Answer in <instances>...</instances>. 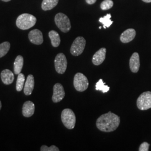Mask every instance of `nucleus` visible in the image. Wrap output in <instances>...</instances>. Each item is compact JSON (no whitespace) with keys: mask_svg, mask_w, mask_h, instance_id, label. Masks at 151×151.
Masks as SVG:
<instances>
[{"mask_svg":"<svg viewBox=\"0 0 151 151\" xmlns=\"http://www.w3.org/2000/svg\"><path fill=\"white\" fill-rule=\"evenodd\" d=\"M120 123L118 115L109 111L101 115L96 120L97 128L104 132H111L116 129Z\"/></svg>","mask_w":151,"mask_h":151,"instance_id":"f257e3e1","label":"nucleus"},{"mask_svg":"<svg viewBox=\"0 0 151 151\" xmlns=\"http://www.w3.org/2000/svg\"><path fill=\"white\" fill-rule=\"evenodd\" d=\"M37 22V18L29 14H22L17 17L16 24L17 27L22 30H27L34 27Z\"/></svg>","mask_w":151,"mask_h":151,"instance_id":"f03ea898","label":"nucleus"},{"mask_svg":"<svg viewBox=\"0 0 151 151\" xmlns=\"http://www.w3.org/2000/svg\"><path fill=\"white\" fill-rule=\"evenodd\" d=\"M61 120L63 125L68 129L75 128L76 118L74 112L70 109H65L61 114Z\"/></svg>","mask_w":151,"mask_h":151,"instance_id":"7ed1b4c3","label":"nucleus"},{"mask_svg":"<svg viewBox=\"0 0 151 151\" xmlns=\"http://www.w3.org/2000/svg\"><path fill=\"white\" fill-rule=\"evenodd\" d=\"M55 23L61 32H68L71 29V24L68 17L63 13L57 14L54 18Z\"/></svg>","mask_w":151,"mask_h":151,"instance_id":"20e7f679","label":"nucleus"},{"mask_svg":"<svg viewBox=\"0 0 151 151\" xmlns=\"http://www.w3.org/2000/svg\"><path fill=\"white\" fill-rule=\"evenodd\" d=\"M89 85L86 76L82 73H77L73 79V85L77 91L83 92L87 89Z\"/></svg>","mask_w":151,"mask_h":151,"instance_id":"39448f33","label":"nucleus"},{"mask_svg":"<svg viewBox=\"0 0 151 151\" xmlns=\"http://www.w3.org/2000/svg\"><path fill=\"white\" fill-rule=\"evenodd\" d=\"M86 40L82 37H78L76 38L71 45L70 52L73 56H78L81 55L86 46Z\"/></svg>","mask_w":151,"mask_h":151,"instance_id":"423d86ee","label":"nucleus"},{"mask_svg":"<svg viewBox=\"0 0 151 151\" xmlns=\"http://www.w3.org/2000/svg\"><path fill=\"white\" fill-rule=\"evenodd\" d=\"M137 105L140 110H146L151 108V92L142 93L137 100Z\"/></svg>","mask_w":151,"mask_h":151,"instance_id":"0eeeda50","label":"nucleus"},{"mask_svg":"<svg viewBox=\"0 0 151 151\" xmlns=\"http://www.w3.org/2000/svg\"><path fill=\"white\" fill-rule=\"evenodd\" d=\"M54 65L57 73L60 74L65 73L67 67V60L65 54L60 53L56 55L54 60Z\"/></svg>","mask_w":151,"mask_h":151,"instance_id":"6e6552de","label":"nucleus"},{"mask_svg":"<svg viewBox=\"0 0 151 151\" xmlns=\"http://www.w3.org/2000/svg\"><path fill=\"white\" fill-rule=\"evenodd\" d=\"M65 91L63 86L57 83L53 87V94L52 96V101L53 103H59L65 97Z\"/></svg>","mask_w":151,"mask_h":151,"instance_id":"1a4fd4ad","label":"nucleus"},{"mask_svg":"<svg viewBox=\"0 0 151 151\" xmlns=\"http://www.w3.org/2000/svg\"><path fill=\"white\" fill-rule=\"evenodd\" d=\"M28 37L31 43L35 45H40L43 43V34L38 29H34L30 31Z\"/></svg>","mask_w":151,"mask_h":151,"instance_id":"9d476101","label":"nucleus"},{"mask_svg":"<svg viewBox=\"0 0 151 151\" xmlns=\"http://www.w3.org/2000/svg\"><path fill=\"white\" fill-rule=\"evenodd\" d=\"M106 49L105 48L100 49L93 55L92 62L95 65H99L102 64L106 57Z\"/></svg>","mask_w":151,"mask_h":151,"instance_id":"9b49d317","label":"nucleus"},{"mask_svg":"<svg viewBox=\"0 0 151 151\" xmlns=\"http://www.w3.org/2000/svg\"><path fill=\"white\" fill-rule=\"evenodd\" d=\"M129 67L133 73L138 72L140 67V59L138 53L135 52L132 55L129 60Z\"/></svg>","mask_w":151,"mask_h":151,"instance_id":"f8f14e48","label":"nucleus"},{"mask_svg":"<svg viewBox=\"0 0 151 151\" xmlns=\"http://www.w3.org/2000/svg\"><path fill=\"white\" fill-rule=\"evenodd\" d=\"M135 35L136 32L134 29H128L121 34L120 39L122 43H128L134 39Z\"/></svg>","mask_w":151,"mask_h":151,"instance_id":"ddd939ff","label":"nucleus"},{"mask_svg":"<svg viewBox=\"0 0 151 151\" xmlns=\"http://www.w3.org/2000/svg\"><path fill=\"white\" fill-rule=\"evenodd\" d=\"M1 78L2 82L7 85L11 84L15 78L12 72L8 69H6L1 72Z\"/></svg>","mask_w":151,"mask_h":151,"instance_id":"4468645a","label":"nucleus"},{"mask_svg":"<svg viewBox=\"0 0 151 151\" xmlns=\"http://www.w3.org/2000/svg\"><path fill=\"white\" fill-rule=\"evenodd\" d=\"M35 111V105L31 101H27L22 106V114L25 117L32 116Z\"/></svg>","mask_w":151,"mask_h":151,"instance_id":"2eb2a0df","label":"nucleus"},{"mask_svg":"<svg viewBox=\"0 0 151 151\" xmlns=\"http://www.w3.org/2000/svg\"><path fill=\"white\" fill-rule=\"evenodd\" d=\"M34 76L32 75H29L27 76L24 88V92L25 95H30L32 93L34 88Z\"/></svg>","mask_w":151,"mask_h":151,"instance_id":"dca6fc26","label":"nucleus"},{"mask_svg":"<svg viewBox=\"0 0 151 151\" xmlns=\"http://www.w3.org/2000/svg\"><path fill=\"white\" fill-rule=\"evenodd\" d=\"M48 35L52 46L54 47H58L60 43V38L59 34L54 30H51L49 32Z\"/></svg>","mask_w":151,"mask_h":151,"instance_id":"f3484780","label":"nucleus"},{"mask_svg":"<svg viewBox=\"0 0 151 151\" xmlns=\"http://www.w3.org/2000/svg\"><path fill=\"white\" fill-rule=\"evenodd\" d=\"M24 65V58L22 55H18L16 58L14 64V73L15 75H19L21 73Z\"/></svg>","mask_w":151,"mask_h":151,"instance_id":"a211bd4d","label":"nucleus"},{"mask_svg":"<svg viewBox=\"0 0 151 151\" xmlns=\"http://www.w3.org/2000/svg\"><path fill=\"white\" fill-rule=\"evenodd\" d=\"M59 0H43L42 4V9L44 11L50 10L58 5Z\"/></svg>","mask_w":151,"mask_h":151,"instance_id":"6ab92c4d","label":"nucleus"},{"mask_svg":"<svg viewBox=\"0 0 151 151\" xmlns=\"http://www.w3.org/2000/svg\"><path fill=\"white\" fill-rule=\"evenodd\" d=\"M25 81V77L24 75L22 73H19L17 76V79L16 81V88L17 91L20 92L22 91L24 87Z\"/></svg>","mask_w":151,"mask_h":151,"instance_id":"aec40b11","label":"nucleus"},{"mask_svg":"<svg viewBox=\"0 0 151 151\" xmlns=\"http://www.w3.org/2000/svg\"><path fill=\"white\" fill-rule=\"evenodd\" d=\"M111 17V15L110 14H108L100 18L99 22L103 24L104 29L110 27L113 23V22L110 19Z\"/></svg>","mask_w":151,"mask_h":151,"instance_id":"412c9836","label":"nucleus"},{"mask_svg":"<svg viewBox=\"0 0 151 151\" xmlns=\"http://www.w3.org/2000/svg\"><path fill=\"white\" fill-rule=\"evenodd\" d=\"M95 89L97 91H101L103 93H106L109 91L110 87L107 85H105V83L104 82L103 79H100L96 84Z\"/></svg>","mask_w":151,"mask_h":151,"instance_id":"4be33fe9","label":"nucleus"},{"mask_svg":"<svg viewBox=\"0 0 151 151\" xmlns=\"http://www.w3.org/2000/svg\"><path fill=\"white\" fill-rule=\"evenodd\" d=\"M10 48V43L8 42H5L0 44V58L4 57L9 52Z\"/></svg>","mask_w":151,"mask_h":151,"instance_id":"5701e85b","label":"nucleus"},{"mask_svg":"<svg viewBox=\"0 0 151 151\" xmlns=\"http://www.w3.org/2000/svg\"><path fill=\"white\" fill-rule=\"evenodd\" d=\"M113 1L112 0H104L100 4V8L103 10H108L113 7Z\"/></svg>","mask_w":151,"mask_h":151,"instance_id":"b1692460","label":"nucleus"},{"mask_svg":"<svg viewBox=\"0 0 151 151\" xmlns=\"http://www.w3.org/2000/svg\"><path fill=\"white\" fill-rule=\"evenodd\" d=\"M40 151H59L60 149L54 145L50 146L48 147L45 145H43L40 147Z\"/></svg>","mask_w":151,"mask_h":151,"instance_id":"393cba45","label":"nucleus"},{"mask_svg":"<svg viewBox=\"0 0 151 151\" xmlns=\"http://www.w3.org/2000/svg\"><path fill=\"white\" fill-rule=\"evenodd\" d=\"M149 147H150V144L147 142H143L140 145L139 151H149Z\"/></svg>","mask_w":151,"mask_h":151,"instance_id":"a878e982","label":"nucleus"},{"mask_svg":"<svg viewBox=\"0 0 151 151\" xmlns=\"http://www.w3.org/2000/svg\"><path fill=\"white\" fill-rule=\"evenodd\" d=\"M86 2L88 5H93L96 2V0H86Z\"/></svg>","mask_w":151,"mask_h":151,"instance_id":"bb28decb","label":"nucleus"},{"mask_svg":"<svg viewBox=\"0 0 151 151\" xmlns=\"http://www.w3.org/2000/svg\"><path fill=\"white\" fill-rule=\"evenodd\" d=\"M143 2H146V3H150L151 2V0H142Z\"/></svg>","mask_w":151,"mask_h":151,"instance_id":"cd10ccee","label":"nucleus"},{"mask_svg":"<svg viewBox=\"0 0 151 151\" xmlns=\"http://www.w3.org/2000/svg\"><path fill=\"white\" fill-rule=\"evenodd\" d=\"M2 1H4V2H9V1H10L11 0H2Z\"/></svg>","mask_w":151,"mask_h":151,"instance_id":"c85d7f7f","label":"nucleus"},{"mask_svg":"<svg viewBox=\"0 0 151 151\" xmlns=\"http://www.w3.org/2000/svg\"><path fill=\"white\" fill-rule=\"evenodd\" d=\"M1 108H2V104H1V102L0 101V110L1 109Z\"/></svg>","mask_w":151,"mask_h":151,"instance_id":"c756f323","label":"nucleus"}]
</instances>
